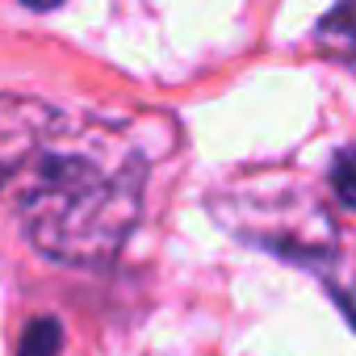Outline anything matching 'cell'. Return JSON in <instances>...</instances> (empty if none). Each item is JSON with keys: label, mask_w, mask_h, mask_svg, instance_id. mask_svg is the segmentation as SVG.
I'll list each match as a JSON object with an SVG mask.
<instances>
[{"label": "cell", "mask_w": 356, "mask_h": 356, "mask_svg": "<svg viewBox=\"0 0 356 356\" xmlns=\"http://www.w3.org/2000/svg\"><path fill=\"white\" fill-rule=\"evenodd\" d=\"M218 214H227V222L252 239L264 243L281 256H298V260H314L327 256L335 248V231L327 222V214L314 206L310 193H243L235 197L227 210L218 206Z\"/></svg>", "instance_id": "7a4b0ae2"}, {"label": "cell", "mask_w": 356, "mask_h": 356, "mask_svg": "<svg viewBox=\"0 0 356 356\" xmlns=\"http://www.w3.org/2000/svg\"><path fill=\"white\" fill-rule=\"evenodd\" d=\"M318 47L335 63H343L356 76V0H339V5L318 22Z\"/></svg>", "instance_id": "277c9868"}, {"label": "cell", "mask_w": 356, "mask_h": 356, "mask_svg": "<svg viewBox=\"0 0 356 356\" xmlns=\"http://www.w3.org/2000/svg\"><path fill=\"white\" fill-rule=\"evenodd\" d=\"M143 176V155L122 134L92 126L55 138L51 130L22 193L30 243L59 264H109L138 222Z\"/></svg>", "instance_id": "6da1fadb"}, {"label": "cell", "mask_w": 356, "mask_h": 356, "mask_svg": "<svg viewBox=\"0 0 356 356\" xmlns=\"http://www.w3.org/2000/svg\"><path fill=\"white\" fill-rule=\"evenodd\" d=\"M59 352H63V327L55 318H34L17 348V356H59Z\"/></svg>", "instance_id": "5b68a950"}, {"label": "cell", "mask_w": 356, "mask_h": 356, "mask_svg": "<svg viewBox=\"0 0 356 356\" xmlns=\"http://www.w3.org/2000/svg\"><path fill=\"white\" fill-rule=\"evenodd\" d=\"M22 5H30V9H38V13H47V9L63 5V0H22Z\"/></svg>", "instance_id": "52a82bcc"}, {"label": "cell", "mask_w": 356, "mask_h": 356, "mask_svg": "<svg viewBox=\"0 0 356 356\" xmlns=\"http://www.w3.org/2000/svg\"><path fill=\"white\" fill-rule=\"evenodd\" d=\"M331 193L339 197V206L356 210V147L335 155V163H331Z\"/></svg>", "instance_id": "8992f818"}, {"label": "cell", "mask_w": 356, "mask_h": 356, "mask_svg": "<svg viewBox=\"0 0 356 356\" xmlns=\"http://www.w3.org/2000/svg\"><path fill=\"white\" fill-rule=\"evenodd\" d=\"M51 130H55V113L42 101L0 92V185L38 155Z\"/></svg>", "instance_id": "3957f363"}]
</instances>
